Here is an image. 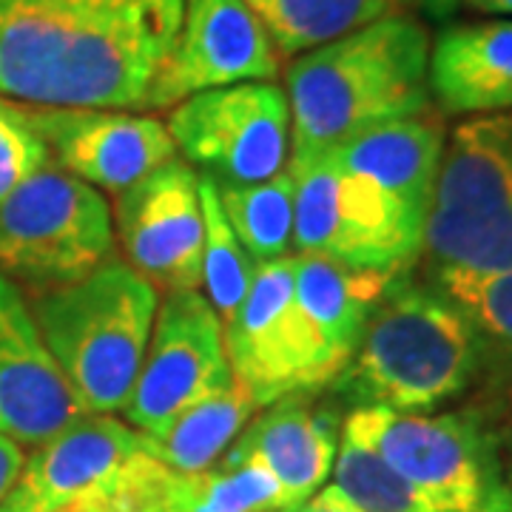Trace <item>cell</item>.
I'll list each match as a JSON object with an SVG mask.
<instances>
[{
	"label": "cell",
	"instance_id": "cell-1",
	"mask_svg": "<svg viewBox=\"0 0 512 512\" xmlns=\"http://www.w3.org/2000/svg\"><path fill=\"white\" fill-rule=\"evenodd\" d=\"M185 0H0V97L29 109H146Z\"/></svg>",
	"mask_w": 512,
	"mask_h": 512
},
{
	"label": "cell",
	"instance_id": "cell-2",
	"mask_svg": "<svg viewBox=\"0 0 512 512\" xmlns=\"http://www.w3.org/2000/svg\"><path fill=\"white\" fill-rule=\"evenodd\" d=\"M430 37L404 15H387L299 55L288 69L291 165L390 120L430 106Z\"/></svg>",
	"mask_w": 512,
	"mask_h": 512
},
{
	"label": "cell",
	"instance_id": "cell-3",
	"mask_svg": "<svg viewBox=\"0 0 512 512\" xmlns=\"http://www.w3.org/2000/svg\"><path fill=\"white\" fill-rule=\"evenodd\" d=\"M481 373V339L470 316L436 285L393 276L367 319L336 387L356 407L430 413Z\"/></svg>",
	"mask_w": 512,
	"mask_h": 512
},
{
	"label": "cell",
	"instance_id": "cell-4",
	"mask_svg": "<svg viewBox=\"0 0 512 512\" xmlns=\"http://www.w3.org/2000/svg\"><path fill=\"white\" fill-rule=\"evenodd\" d=\"M157 308V288L120 259L35 299L40 339L86 416L126 407Z\"/></svg>",
	"mask_w": 512,
	"mask_h": 512
},
{
	"label": "cell",
	"instance_id": "cell-5",
	"mask_svg": "<svg viewBox=\"0 0 512 512\" xmlns=\"http://www.w3.org/2000/svg\"><path fill=\"white\" fill-rule=\"evenodd\" d=\"M430 282L512 271V111L453 131L424 225Z\"/></svg>",
	"mask_w": 512,
	"mask_h": 512
},
{
	"label": "cell",
	"instance_id": "cell-6",
	"mask_svg": "<svg viewBox=\"0 0 512 512\" xmlns=\"http://www.w3.org/2000/svg\"><path fill=\"white\" fill-rule=\"evenodd\" d=\"M342 433L362 441L444 512H512L493 427L478 410L393 413L356 407Z\"/></svg>",
	"mask_w": 512,
	"mask_h": 512
},
{
	"label": "cell",
	"instance_id": "cell-7",
	"mask_svg": "<svg viewBox=\"0 0 512 512\" xmlns=\"http://www.w3.org/2000/svg\"><path fill=\"white\" fill-rule=\"evenodd\" d=\"M293 197L296 256H325L356 271L399 276L419 259L427 217L328 151L299 168Z\"/></svg>",
	"mask_w": 512,
	"mask_h": 512
},
{
	"label": "cell",
	"instance_id": "cell-8",
	"mask_svg": "<svg viewBox=\"0 0 512 512\" xmlns=\"http://www.w3.org/2000/svg\"><path fill=\"white\" fill-rule=\"evenodd\" d=\"M111 208L94 185L43 165L0 202V276L72 285L111 259Z\"/></svg>",
	"mask_w": 512,
	"mask_h": 512
},
{
	"label": "cell",
	"instance_id": "cell-9",
	"mask_svg": "<svg viewBox=\"0 0 512 512\" xmlns=\"http://www.w3.org/2000/svg\"><path fill=\"white\" fill-rule=\"evenodd\" d=\"M296 256L256 268L251 291L222 325L231 373L259 407L339 379L328 350L296 302Z\"/></svg>",
	"mask_w": 512,
	"mask_h": 512
},
{
	"label": "cell",
	"instance_id": "cell-10",
	"mask_svg": "<svg viewBox=\"0 0 512 512\" xmlns=\"http://www.w3.org/2000/svg\"><path fill=\"white\" fill-rule=\"evenodd\" d=\"M165 128L217 183H265L288 160L291 109L276 83H234L185 97Z\"/></svg>",
	"mask_w": 512,
	"mask_h": 512
},
{
	"label": "cell",
	"instance_id": "cell-11",
	"mask_svg": "<svg viewBox=\"0 0 512 512\" xmlns=\"http://www.w3.org/2000/svg\"><path fill=\"white\" fill-rule=\"evenodd\" d=\"M231 382L217 311L200 291H174L157 308L143 367L123 413L134 430L154 439L191 404Z\"/></svg>",
	"mask_w": 512,
	"mask_h": 512
},
{
	"label": "cell",
	"instance_id": "cell-12",
	"mask_svg": "<svg viewBox=\"0 0 512 512\" xmlns=\"http://www.w3.org/2000/svg\"><path fill=\"white\" fill-rule=\"evenodd\" d=\"M279 52L245 0H185L183 23L148 92L146 109L234 83H271Z\"/></svg>",
	"mask_w": 512,
	"mask_h": 512
},
{
	"label": "cell",
	"instance_id": "cell-13",
	"mask_svg": "<svg viewBox=\"0 0 512 512\" xmlns=\"http://www.w3.org/2000/svg\"><path fill=\"white\" fill-rule=\"evenodd\" d=\"M117 197V228L131 268L160 291H200V177L171 160Z\"/></svg>",
	"mask_w": 512,
	"mask_h": 512
},
{
	"label": "cell",
	"instance_id": "cell-14",
	"mask_svg": "<svg viewBox=\"0 0 512 512\" xmlns=\"http://www.w3.org/2000/svg\"><path fill=\"white\" fill-rule=\"evenodd\" d=\"M26 123L77 180L123 194L160 165L177 160L168 128L117 109H23Z\"/></svg>",
	"mask_w": 512,
	"mask_h": 512
},
{
	"label": "cell",
	"instance_id": "cell-15",
	"mask_svg": "<svg viewBox=\"0 0 512 512\" xmlns=\"http://www.w3.org/2000/svg\"><path fill=\"white\" fill-rule=\"evenodd\" d=\"M148 441L111 416H80L66 430L37 444L15 484L0 498V512H66L100 493Z\"/></svg>",
	"mask_w": 512,
	"mask_h": 512
},
{
	"label": "cell",
	"instance_id": "cell-16",
	"mask_svg": "<svg viewBox=\"0 0 512 512\" xmlns=\"http://www.w3.org/2000/svg\"><path fill=\"white\" fill-rule=\"evenodd\" d=\"M86 416L72 396L20 291L0 276V433L37 447Z\"/></svg>",
	"mask_w": 512,
	"mask_h": 512
},
{
	"label": "cell",
	"instance_id": "cell-17",
	"mask_svg": "<svg viewBox=\"0 0 512 512\" xmlns=\"http://www.w3.org/2000/svg\"><path fill=\"white\" fill-rule=\"evenodd\" d=\"M339 416L313 404L305 393H293L239 433L225 456L262 461L291 501V512L325 487L339 453Z\"/></svg>",
	"mask_w": 512,
	"mask_h": 512
},
{
	"label": "cell",
	"instance_id": "cell-18",
	"mask_svg": "<svg viewBox=\"0 0 512 512\" xmlns=\"http://www.w3.org/2000/svg\"><path fill=\"white\" fill-rule=\"evenodd\" d=\"M427 89L447 114L512 111V20L441 29L427 60Z\"/></svg>",
	"mask_w": 512,
	"mask_h": 512
},
{
	"label": "cell",
	"instance_id": "cell-19",
	"mask_svg": "<svg viewBox=\"0 0 512 512\" xmlns=\"http://www.w3.org/2000/svg\"><path fill=\"white\" fill-rule=\"evenodd\" d=\"M325 151L348 171L379 183L413 211L430 217L444 154V131L439 120L427 117V111L367 128Z\"/></svg>",
	"mask_w": 512,
	"mask_h": 512
},
{
	"label": "cell",
	"instance_id": "cell-20",
	"mask_svg": "<svg viewBox=\"0 0 512 512\" xmlns=\"http://www.w3.org/2000/svg\"><path fill=\"white\" fill-rule=\"evenodd\" d=\"M393 276L356 271L325 256H296V302L333 365L345 370Z\"/></svg>",
	"mask_w": 512,
	"mask_h": 512
},
{
	"label": "cell",
	"instance_id": "cell-21",
	"mask_svg": "<svg viewBox=\"0 0 512 512\" xmlns=\"http://www.w3.org/2000/svg\"><path fill=\"white\" fill-rule=\"evenodd\" d=\"M256 410L259 402L234 379L202 402L191 404L160 436H146L148 453L177 473H202L228 453Z\"/></svg>",
	"mask_w": 512,
	"mask_h": 512
},
{
	"label": "cell",
	"instance_id": "cell-22",
	"mask_svg": "<svg viewBox=\"0 0 512 512\" xmlns=\"http://www.w3.org/2000/svg\"><path fill=\"white\" fill-rule=\"evenodd\" d=\"M163 512H291V501L262 461L222 456L202 473L174 470Z\"/></svg>",
	"mask_w": 512,
	"mask_h": 512
},
{
	"label": "cell",
	"instance_id": "cell-23",
	"mask_svg": "<svg viewBox=\"0 0 512 512\" xmlns=\"http://www.w3.org/2000/svg\"><path fill=\"white\" fill-rule=\"evenodd\" d=\"M274 40L279 57L305 55L316 46L396 15L399 0H245Z\"/></svg>",
	"mask_w": 512,
	"mask_h": 512
},
{
	"label": "cell",
	"instance_id": "cell-24",
	"mask_svg": "<svg viewBox=\"0 0 512 512\" xmlns=\"http://www.w3.org/2000/svg\"><path fill=\"white\" fill-rule=\"evenodd\" d=\"M217 194L234 237L254 262L262 265L288 256L296 197V180L288 168L265 183H217Z\"/></svg>",
	"mask_w": 512,
	"mask_h": 512
},
{
	"label": "cell",
	"instance_id": "cell-25",
	"mask_svg": "<svg viewBox=\"0 0 512 512\" xmlns=\"http://www.w3.org/2000/svg\"><path fill=\"white\" fill-rule=\"evenodd\" d=\"M470 316L481 339V370L512 396V271L495 276H453L430 282Z\"/></svg>",
	"mask_w": 512,
	"mask_h": 512
},
{
	"label": "cell",
	"instance_id": "cell-26",
	"mask_svg": "<svg viewBox=\"0 0 512 512\" xmlns=\"http://www.w3.org/2000/svg\"><path fill=\"white\" fill-rule=\"evenodd\" d=\"M202 222H205V242H202V285L208 291V302L222 319V325L239 311L245 296L251 291L256 274V262L234 237L228 217L222 211L217 183L211 174L200 177Z\"/></svg>",
	"mask_w": 512,
	"mask_h": 512
},
{
	"label": "cell",
	"instance_id": "cell-27",
	"mask_svg": "<svg viewBox=\"0 0 512 512\" xmlns=\"http://www.w3.org/2000/svg\"><path fill=\"white\" fill-rule=\"evenodd\" d=\"M333 487L367 512H444L399 476L376 450L342 433L333 461Z\"/></svg>",
	"mask_w": 512,
	"mask_h": 512
},
{
	"label": "cell",
	"instance_id": "cell-28",
	"mask_svg": "<svg viewBox=\"0 0 512 512\" xmlns=\"http://www.w3.org/2000/svg\"><path fill=\"white\" fill-rule=\"evenodd\" d=\"M49 163V148L26 123L20 106L0 100V202Z\"/></svg>",
	"mask_w": 512,
	"mask_h": 512
},
{
	"label": "cell",
	"instance_id": "cell-29",
	"mask_svg": "<svg viewBox=\"0 0 512 512\" xmlns=\"http://www.w3.org/2000/svg\"><path fill=\"white\" fill-rule=\"evenodd\" d=\"M293 512H367L362 510L356 501H350L348 495L342 493L339 487H322L319 493H313L302 507H296Z\"/></svg>",
	"mask_w": 512,
	"mask_h": 512
},
{
	"label": "cell",
	"instance_id": "cell-30",
	"mask_svg": "<svg viewBox=\"0 0 512 512\" xmlns=\"http://www.w3.org/2000/svg\"><path fill=\"white\" fill-rule=\"evenodd\" d=\"M23 461H26L23 447L15 444L12 439H6V436L0 433V498L9 493V487L15 484V478H18Z\"/></svg>",
	"mask_w": 512,
	"mask_h": 512
},
{
	"label": "cell",
	"instance_id": "cell-31",
	"mask_svg": "<svg viewBox=\"0 0 512 512\" xmlns=\"http://www.w3.org/2000/svg\"><path fill=\"white\" fill-rule=\"evenodd\" d=\"M399 6H416L427 18L447 20L450 15H456L461 0H399Z\"/></svg>",
	"mask_w": 512,
	"mask_h": 512
},
{
	"label": "cell",
	"instance_id": "cell-32",
	"mask_svg": "<svg viewBox=\"0 0 512 512\" xmlns=\"http://www.w3.org/2000/svg\"><path fill=\"white\" fill-rule=\"evenodd\" d=\"M495 433V447H498V461H501V473H504V481L510 487L512 493V421L510 427L504 430H493Z\"/></svg>",
	"mask_w": 512,
	"mask_h": 512
},
{
	"label": "cell",
	"instance_id": "cell-33",
	"mask_svg": "<svg viewBox=\"0 0 512 512\" xmlns=\"http://www.w3.org/2000/svg\"><path fill=\"white\" fill-rule=\"evenodd\" d=\"M461 3L481 15H510L512 18V0H461Z\"/></svg>",
	"mask_w": 512,
	"mask_h": 512
}]
</instances>
